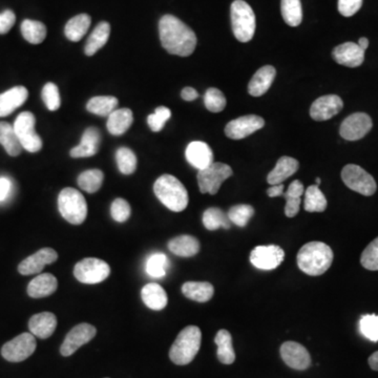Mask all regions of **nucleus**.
Wrapping results in <instances>:
<instances>
[{"label":"nucleus","mask_w":378,"mask_h":378,"mask_svg":"<svg viewBox=\"0 0 378 378\" xmlns=\"http://www.w3.org/2000/svg\"><path fill=\"white\" fill-rule=\"evenodd\" d=\"M159 33L162 46L171 55L188 57L195 52V32L176 16L164 15L160 19Z\"/></svg>","instance_id":"nucleus-1"},{"label":"nucleus","mask_w":378,"mask_h":378,"mask_svg":"<svg viewBox=\"0 0 378 378\" xmlns=\"http://www.w3.org/2000/svg\"><path fill=\"white\" fill-rule=\"evenodd\" d=\"M333 254L330 246L323 242L307 243L299 252V268L311 276H319L330 268L332 265Z\"/></svg>","instance_id":"nucleus-2"},{"label":"nucleus","mask_w":378,"mask_h":378,"mask_svg":"<svg viewBox=\"0 0 378 378\" xmlns=\"http://www.w3.org/2000/svg\"><path fill=\"white\" fill-rule=\"evenodd\" d=\"M153 191L159 201L171 211H183L187 207L189 198L185 186L173 176L158 178L153 184Z\"/></svg>","instance_id":"nucleus-3"},{"label":"nucleus","mask_w":378,"mask_h":378,"mask_svg":"<svg viewBox=\"0 0 378 378\" xmlns=\"http://www.w3.org/2000/svg\"><path fill=\"white\" fill-rule=\"evenodd\" d=\"M201 343L202 332L199 327H186L179 333L169 350L171 361L178 366L191 363L199 352Z\"/></svg>","instance_id":"nucleus-4"},{"label":"nucleus","mask_w":378,"mask_h":378,"mask_svg":"<svg viewBox=\"0 0 378 378\" xmlns=\"http://www.w3.org/2000/svg\"><path fill=\"white\" fill-rule=\"evenodd\" d=\"M58 209L64 219L73 225H80L88 217L86 198L75 188L62 189L58 197Z\"/></svg>","instance_id":"nucleus-5"},{"label":"nucleus","mask_w":378,"mask_h":378,"mask_svg":"<svg viewBox=\"0 0 378 378\" xmlns=\"http://www.w3.org/2000/svg\"><path fill=\"white\" fill-rule=\"evenodd\" d=\"M232 32L240 42H248L256 32V15L254 10L244 0H236L230 8Z\"/></svg>","instance_id":"nucleus-6"},{"label":"nucleus","mask_w":378,"mask_h":378,"mask_svg":"<svg viewBox=\"0 0 378 378\" xmlns=\"http://www.w3.org/2000/svg\"><path fill=\"white\" fill-rule=\"evenodd\" d=\"M36 119L32 113L23 112L16 118L14 131L22 149L29 153H37L42 149V140L35 131Z\"/></svg>","instance_id":"nucleus-7"},{"label":"nucleus","mask_w":378,"mask_h":378,"mask_svg":"<svg viewBox=\"0 0 378 378\" xmlns=\"http://www.w3.org/2000/svg\"><path fill=\"white\" fill-rule=\"evenodd\" d=\"M110 274V265L100 258H84L75 265V278L84 284H99L106 280Z\"/></svg>","instance_id":"nucleus-8"},{"label":"nucleus","mask_w":378,"mask_h":378,"mask_svg":"<svg viewBox=\"0 0 378 378\" xmlns=\"http://www.w3.org/2000/svg\"><path fill=\"white\" fill-rule=\"evenodd\" d=\"M232 173L234 171L229 165L220 163V162H214L210 167L198 173L200 191L202 193L216 195L219 193L223 182L231 177Z\"/></svg>","instance_id":"nucleus-9"},{"label":"nucleus","mask_w":378,"mask_h":378,"mask_svg":"<svg viewBox=\"0 0 378 378\" xmlns=\"http://www.w3.org/2000/svg\"><path fill=\"white\" fill-rule=\"evenodd\" d=\"M341 179L351 191L366 197L373 196L377 189L374 178L359 165H346L341 171Z\"/></svg>","instance_id":"nucleus-10"},{"label":"nucleus","mask_w":378,"mask_h":378,"mask_svg":"<svg viewBox=\"0 0 378 378\" xmlns=\"http://www.w3.org/2000/svg\"><path fill=\"white\" fill-rule=\"evenodd\" d=\"M36 346L37 343L32 333H22L3 345L1 355L8 361L20 363L35 352Z\"/></svg>","instance_id":"nucleus-11"},{"label":"nucleus","mask_w":378,"mask_h":378,"mask_svg":"<svg viewBox=\"0 0 378 378\" xmlns=\"http://www.w3.org/2000/svg\"><path fill=\"white\" fill-rule=\"evenodd\" d=\"M373 126L371 117L365 113L350 115L341 123L339 133L345 140L357 141L363 139Z\"/></svg>","instance_id":"nucleus-12"},{"label":"nucleus","mask_w":378,"mask_h":378,"mask_svg":"<svg viewBox=\"0 0 378 378\" xmlns=\"http://www.w3.org/2000/svg\"><path fill=\"white\" fill-rule=\"evenodd\" d=\"M96 328L90 323H84L77 325L66 334L60 347V353L62 357H68L74 355L79 348L92 341L96 337Z\"/></svg>","instance_id":"nucleus-13"},{"label":"nucleus","mask_w":378,"mask_h":378,"mask_svg":"<svg viewBox=\"0 0 378 378\" xmlns=\"http://www.w3.org/2000/svg\"><path fill=\"white\" fill-rule=\"evenodd\" d=\"M285 258V252L280 246H258L250 254V262L261 270H274Z\"/></svg>","instance_id":"nucleus-14"},{"label":"nucleus","mask_w":378,"mask_h":378,"mask_svg":"<svg viewBox=\"0 0 378 378\" xmlns=\"http://www.w3.org/2000/svg\"><path fill=\"white\" fill-rule=\"evenodd\" d=\"M265 125L264 119L256 115L238 117L230 121L225 127V135L232 140H240L246 138Z\"/></svg>","instance_id":"nucleus-15"},{"label":"nucleus","mask_w":378,"mask_h":378,"mask_svg":"<svg viewBox=\"0 0 378 378\" xmlns=\"http://www.w3.org/2000/svg\"><path fill=\"white\" fill-rule=\"evenodd\" d=\"M281 357L288 367L294 370H307L311 366V357L308 350L295 341H286L280 350Z\"/></svg>","instance_id":"nucleus-16"},{"label":"nucleus","mask_w":378,"mask_h":378,"mask_svg":"<svg viewBox=\"0 0 378 378\" xmlns=\"http://www.w3.org/2000/svg\"><path fill=\"white\" fill-rule=\"evenodd\" d=\"M343 107V100L337 95L319 97L311 105L310 116L313 120L319 121V122L329 120L341 113Z\"/></svg>","instance_id":"nucleus-17"},{"label":"nucleus","mask_w":378,"mask_h":378,"mask_svg":"<svg viewBox=\"0 0 378 378\" xmlns=\"http://www.w3.org/2000/svg\"><path fill=\"white\" fill-rule=\"evenodd\" d=\"M58 258V254L53 248H42L35 254L24 258L18 265V272L22 276H30V274H39L44 270L46 265L55 263Z\"/></svg>","instance_id":"nucleus-18"},{"label":"nucleus","mask_w":378,"mask_h":378,"mask_svg":"<svg viewBox=\"0 0 378 378\" xmlns=\"http://www.w3.org/2000/svg\"><path fill=\"white\" fill-rule=\"evenodd\" d=\"M332 57L335 62L347 68H359L365 60V50L355 42H346L334 48Z\"/></svg>","instance_id":"nucleus-19"},{"label":"nucleus","mask_w":378,"mask_h":378,"mask_svg":"<svg viewBox=\"0 0 378 378\" xmlns=\"http://www.w3.org/2000/svg\"><path fill=\"white\" fill-rule=\"evenodd\" d=\"M188 163L198 171L205 169L214 163V153L209 145L202 141H193L188 144L185 151Z\"/></svg>","instance_id":"nucleus-20"},{"label":"nucleus","mask_w":378,"mask_h":378,"mask_svg":"<svg viewBox=\"0 0 378 378\" xmlns=\"http://www.w3.org/2000/svg\"><path fill=\"white\" fill-rule=\"evenodd\" d=\"M100 142L101 135L99 129L96 127H88L82 135L80 144L70 151V157L76 159L93 157L98 153Z\"/></svg>","instance_id":"nucleus-21"},{"label":"nucleus","mask_w":378,"mask_h":378,"mask_svg":"<svg viewBox=\"0 0 378 378\" xmlns=\"http://www.w3.org/2000/svg\"><path fill=\"white\" fill-rule=\"evenodd\" d=\"M56 327H57V317L54 313H38L30 319V332L34 337H39L41 339L52 337L53 333L55 332Z\"/></svg>","instance_id":"nucleus-22"},{"label":"nucleus","mask_w":378,"mask_h":378,"mask_svg":"<svg viewBox=\"0 0 378 378\" xmlns=\"http://www.w3.org/2000/svg\"><path fill=\"white\" fill-rule=\"evenodd\" d=\"M276 76V68L272 66H265L254 75L249 84L248 93L254 97H261L268 92Z\"/></svg>","instance_id":"nucleus-23"},{"label":"nucleus","mask_w":378,"mask_h":378,"mask_svg":"<svg viewBox=\"0 0 378 378\" xmlns=\"http://www.w3.org/2000/svg\"><path fill=\"white\" fill-rule=\"evenodd\" d=\"M29 97L24 86H15L0 95V117H7L21 106Z\"/></svg>","instance_id":"nucleus-24"},{"label":"nucleus","mask_w":378,"mask_h":378,"mask_svg":"<svg viewBox=\"0 0 378 378\" xmlns=\"http://www.w3.org/2000/svg\"><path fill=\"white\" fill-rule=\"evenodd\" d=\"M299 167H300V163L294 158L287 157V155L280 158L276 167L269 173L267 182L270 185L282 184L285 180L294 175L299 171Z\"/></svg>","instance_id":"nucleus-25"},{"label":"nucleus","mask_w":378,"mask_h":378,"mask_svg":"<svg viewBox=\"0 0 378 378\" xmlns=\"http://www.w3.org/2000/svg\"><path fill=\"white\" fill-rule=\"evenodd\" d=\"M58 288V281L50 274H42L36 276L28 286V294L33 299L50 296Z\"/></svg>","instance_id":"nucleus-26"},{"label":"nucleus","mask_w":378,"mask_h":378,"mask_svg":"<svg viewBox=\"0 0 378 378\" xmlns=\"http://www.w3.org/2000/svg\"><path fill=\"white\" fill-rule=\"evenodd\" d=\"M143 303L151 310L160 311L167 307L169 296L163 287L155 283L145 285L141 290Z\"/></svg>","instance_id":"nucleus-27"},{"label":"nucleus","mask_w":378,"mask_h":378,"mask_svg":"<svg viewBox=\"0 0 378 378\" xmlns=\"http://www.w3.org/2000/svg\"><path fill=\"white\" fill-rule=\"evenodd\" d=\"M167 246H169L171 252H173L176 256H182V258L195 256L201 248L199 240L195 236H188V234L171 238Z\"/></svg>","instance_id":"nucleus-28"},{"label":"nucleus","mask_w":378,"mask_h":378,"mask_svg":"<svg viewBox=\"0 0 378 378\" xmlns=\"http://www.w3.org/2000/svg\"><path fill=\"white\" fill-rule=\"evenodd\" d=\"M133 122V115L129 108H118L108 116L107 131L113 136H121L129 131Z\"/></svg>","instance_id":"nucleus-29"},{"label":"nucleus","mask_w":378,"mask_h":378,"mask_svg":"<svg viewBox=\"0 0 378 378\" xmlns=\"http://www.w3.org/2000/svg\"><path fill=\"white\" fill-rule=\"evenodd\" d=\"M186 298L198 303H206L214 296V288L208 282H187L182 286Z\"/></svg>","instance_id":"nucleus-30"},{"label":"nucleus","mask_w":378,"mask_h":378,"mask_svg":"<svg viewBox=\"0 0 378 378\" xmlns=\"http://www.w3.org/2000/svg\"><path fill=\"white\" fill-rule=\"evenodd\" d=\"M92 19L88 14H79L68 20L64 28V34L70 41H80L90 29Z\"/></svg>","instance_id":"nucleus-31"},{"label":"nucleus","mask_w":378,"mask_h":378,"mask_svg":"<svg viewBox=\"0 0 378 378\" xmlns=\"http://www.w3.org/2000/svg\"><path fill=\"white\" fill-rule=\"evenodd\" d=\"M111 26L108 22L102 21L95 28L93 33L86 41L84 52L86 56H93L98 52L100 48L106 44L110 38Z\"/></svg>","instance_id":"nucleus-32"},{"label":"nucleus","mask_w":378,"mask_h":378,"mask_svg":"<svg viewBox=\"0 0 378 378\" xmlns=\"http://www.w3.org/2000/svg\"><path fill=\"white\" fill-rule=\"evenodd\" d=\"M214 343L218 346V359L224 365H231L236 361V352L232 346V337L229 331L222 329L214 337Z\"/></svg>","instance_id":"nucleus-33"},{"label":"nucleus","mask_w":378,"mask_h":378,"mask_svg":"<svg viewBox=\"0 0 378 378\" xmlns=\"http://www.w3.org/2000/svg\"><path fill=\"white\" fill-rule=\"evenodd\" d=\"M0 144L7 151L8 155L12 157L20 155L22 151L19 139L14 131L13 125L8 122H0Z\"/></svg>","instance_id":"nucleus-34"},{"label":"nucleus","mask_w":378,"mask_h":378,"mask_svg":"<svg viewBox=\"0 0 378 378\" xmlns=\"http://www.w3.org/2000/svg\"><path fill=\"white\" fill-rule=\"evenodd\" d=\"M119 101L116 97L98 96L94 97L86 104V110L92 114L100 117H108L117 110Z\"/></svg>","instance_id":"nucleus-35"},{"label":"nucleus","mask_w":378,"mask_h":378,"mask_svg":"<svg viewBox=\"0 0 378 378\" xmlns=\"http://www.w3.org/2000/svg\"><path fill=\"white\" fill-rule=\"evenodd\" d=\"M204 226L206 229L218 230L219 228H224V229H229L231 227V222H230L229 218L227 214L217 207L208 208L204 211L203 214Z\"/></svg>","instance_id":"nucleus-36"},{"label":"nucleus","mask_w":378,"mask_h":378,"mask_svg":"<svg viewBox=\"0 0 378 378\" xmlns=\"http://www.w3.org/2000/svg\"><path fill=\"white\" fill-rule=\"evenodd\" d=\"M21 34L30 44H39L46 39V28L42 22L26 19L21 23Z\"/></svg>","instance_id":"nucleus-37"},{"label":"nucleus","mask_w":378,"mask_h":378,"mask_svg":"<svg viewBox=\"0 0 378 378\" xmlns=\"http://www.w3.org/2000/svg\"><path fill=\"white\" fill-rule=\"evenodd\" d=\"M328 202L319 186L311 185L305 193V210L308 212H323L326 210Z\"/></svg>","instance_id":"nucleus-38"},{"label":"nucleus","mask_w":378,"mask_h":378,"mask_svg":"<svg viewBox=\"0 0 378 378\" xmlns=\"http://www.w3.org/2000/svg\"><path fill=\"white\" fill-rule=\"evenodd\" d=\"M103 179H104V173L100 169H88L80 173L77 182L82 191L88 193H95L102 186Z\"/></svg>","instance_id":"nucleus-39"},{"label":"nucleus","mask_w":378,"mask_h":378,"mask_svg":"<svg viewBox=\"0 0 378 378\" xmlns=\"http://www.w3.org/2000/svg\"><path fill=\"white\" fill-rule=\"evenodd\" d=\"M281 11L285 22L290 26H299L303 20L301 0H282Z\"/></svg>","instance_id":"nucleus-40"},{"label":"nucleus","mask_w":378,"mask_h":378,"mask_svg":"<svg viewBox=\"0 0 378 378\" xmlns=\"http://www.w3.org/2000/svg\"><path fill=\"white\" fill-rule=\"evenodd\" d=\"M117 164L123 175H131L137 169V157L131 149L120 147L116 153Z\"/></svg>","instance_id":"nucleus-41"},{"label":"nucleus","mask_w":378,"mask_h":378,"mask_svg":"<svg viewBox=\"0 0 378 378\" xmlns=\"http://www.w3.org/2000/svg\"><path fill=\"white\" fill-rule=\"evenodd\" d=\"M227 216L231 223L236 224L238 227H245L254 216V208L247 204L232 206Z\"/></svg>","instance_id":"nucleus-42"},{"label":"nucleus","mask_w":378,"mask_h":378,"mask_svg":"<svg viewBox=\"0 0 378 378\" xmlns=\"http://www.w3.org/2000/svg\"><path fill=\"white\" fill-rule=\"evenodd\" d=\"M169 258L163 254H153L147 263V272L153 278H159L167 276Z\"/></svg>","instance_id":"nucleus-43"},{"label":"nucleus","mask_w":378,"mask_h":378,"mask_svg":"<svg viewBox=\"0 0 378 378\" xmlns=\"http://www.w3.org/2000/svg\"><path fill=\"white\" fill-rule=\"evenodd\" d=\"M204 103L206 108L211 113H220L224 111L227 104L225 96L221 91L218 88H210L206 91L204 96Z\"/></svg>","instance_id":"nucleus-44"},{"label":"nucleus","mask_w":378,"mask_h":378,"mask_svg":"<svg viewBox=\"0 0 378 378\" xmlns=\"http://www.w3.org/2000/svg\"><path fill=\"white\" fill-rule=\"evenodd\" d=\"M41 96L48 110H50V112L59 110L62 100H60L59 90L55 84H53V82L46 84L42 88Z\"/></svg>","instance_id":"nucleus-45"},{"label":"nucleus","mask_w":378,"mask_h":378,"mask_svg":"<svg viewBox=\"0 0 378 378\" xmlns=\"http://www.w3.org/2000/svg\"><path fill=\"white\" fill-rule=\"evenodd\" d=\"M359 328L363 337L373 343L378 341V315L366 314L359 321Z\"/></svg>","instance_id":"nucleus-46"},{"label":"nucleus","mask_w":378,"mask_h":378,"mask_svg":"<svg viewBox=\"0 0 378 378\" xmlns=\"http://www.w3.org/2000/svg\"><path fill=\"white\" fill-rule=\"evenodd\" d=\"M361 264L363 268L377 272L378 270V236L367 246L361 256Z\"/></svg>","instance_id":"nucleus-47"},{"label":"nucleus","mask_w":378,"mask_h":378,"mask_svg":"<svg viewBox=\"0 0 378 378\" xmlns=\"http://www.w3.org/2000/svg\"><path fill=\"white\" fill-rule=\"evenodd\" d=\"M171 112L169 108L165 106H159L155 108L153 115H149L147 118L149 129L153 133H159L164 127L165 123L171 119Z\"/></svg>","instance_id":"nucleus-48"},{"label":"nucleus","mask_w":378,"mask_h":378,"mask_svg":"<svg viewBox=\"0 0 378 378\" xmlns=\"http://www.w3.org/2000/svg\"><path fill=\"white\" fill-rule=\"evenodd\" d=\"M131 208L129 202L124 199H116L111 206V214L113 219L119 223L126 222L131 217Z\"/></svg>","instance_id":"nucleus-49"},{"label":"nucleus","mask_w":378,"mask_h":378,"mask_svg":"<svg viewBox=\"0 0 378 378\" xmlns=\"http://www.w3.org/2000/svg\"><path fill=\"white\" fill-rule=\"evenodd\" d=\"M363 0H339V12L345 17H351L361 10Z\"/></svg>","instance_id":"nucleus-50"},{"label":"nucleus","mask_w":378,"mask_h":378,"mask_svg":"<svg viewBox=\"0 0 378 378\" xmlns=\"http://www.w3.org/2000/svg\"><path fill=\"white\" fill-rule=\"evenodd\" d=\"M15 21V14L11 10H6L3 13H0V34L9 33Z\"/></svg>","instance_id":"nucleus-51"},{"label":"nucleus","mask_w":378,"mask_h":378,"mask_svg":"<svg viewBox=\"0 0 378 378\" xmlns=\"http://www.w3.org/2000/svg\"><path fill=\"white\" fill-rule=\"evenodd\" d=\"M285 199H286V206H285V214H286V217L294 218L299 214V211H300L302 200H301V198L291 197H287Z\"/></svg>","instance_id":"nucleus-52"},{"label":"nucleus","mask_w":378,"mask_h":378,"mask_svg":"<svg viewBox=\"0 0 378 378\" xmlns=\"http://www.w3.org/2000/svg\"><path fill=\"white\" fill-rule=\"evenodd\" d=\"M303 193H304V185H303L302 182L299 181V180H294V181L289 185L286 193H284V197L302 198Z\"/></svg>","instance_id":"nucleus-53"},{"label":"nucleus","mask_w":378,"mask_h":378,"mask_svg":"<svg viewBox=\"0 0 378 378\" xmlns=\"http://www.w3.org/2000/svg\"><path fill=\"white\" fill-rule=\"evenodd\" d=\"M10 191H11V181L8 178H0V202L7 200Z\"/></svg>","instance_id":"nucleus-54"},{"label":"nucleus","mask_w":378,"mask_h":378,"mask_svg":"<svg viewBox=\"0 0 378 378\" xmlns=\"http://www.w3.org/2000/svg\"><path fill=\"white\" fill-rule=\"evenodd\" d=\"M267 195L270 198L283 197L284 196V185L283 184L272 185V187L267 189Z\"/></svg>","instance_id":"nucleus-55"},{"label":"nucleus","mask_w":378,"mask_h":378,"mask_svg":"<svg viewBox=\"0 0 378 378\" xmlns=\"http://www.w3.org/2000/svg\"><path fill=\"white\" fill-rule=\"evenodd\" d=\"M181 97L183 100L193 101L199 97V94H198V92L195 88H189V86H188V88H183V91H182L181 93Z\"/></svg>","instance_id":"nucleus-56"},{"label":"nucleus","mask_w":378,"mask_h":378,"mask_svg":"<svg viewBox=\"0 0 378 378\" xmlns=\"http://www.w3.org/2000/svg\"><path fill=\"white\" fill-rule=\"evenodd\" d=\"M368 363H369L370 368L374 371H378V351L374 352L371 357L368 359Z\"/></svg>","instance_id":"nucleus-57"},{"label":"nucleus","mask_w":378,"mask_h":378,"mask_svg":"<svg viewBox=\"0 0 378 378\" xmlns=\"http://www.w3.org/2000/svg\"><path fill=\"white\" fill-rule=\"evenodd\" d=\"M359 48H361V50H366L368 48V46H369V40L367 39L366 37L361 38V39L359 40Z\"/></svg>","instance_id":"nucleus-58"},{"label":"nucleus","mask_w":378,"mask_h":378,"mask_svg":"<svg viewBox=\"0 0 378 378\" xmlns=\"http://www.w3.org/2000/svg\"><path fill=\"white\" fill-rule=\"evenodd\" d=\"M315 182H316V184H315V185H316V186H319V184H321V179H319V178H317V179H316V180H315Z\"/></svg>","instance_id":"nucleus-59"}]
</instances>
